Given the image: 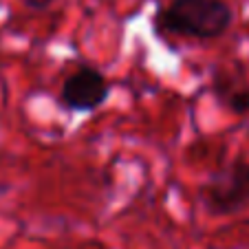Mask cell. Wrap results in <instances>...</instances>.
I'll return each mask as SVG.
<instances>
[{
  "instance_id": "6da1fadb",
  "label": "cell",
  "mask_w": 249,
  "mask_h": 249,
  "mask_svg": "<svg viewBox=\"0 0 249 249\" xmlns=\"http://www.w3.org/2000/svg\"><path fill=\"white\" fill-rule=\"evenodd\" d=\"M157 20L168 33L207 40L227 31L231 9L225 0H172Z\"/></svg>"
},
{
  "instance_id": "7a4b0ae2",
  "label": "cell",
  "mask_w": 249,
  "mask_h": 249,
  "mask_svg": "<svg viewBox=\"0 0 249 249\" xmlns=\"http://www.w3.org/2000/svg\"><path fill=\"white\" fill-rule=\"evenodd\" d=\"M207 212L214 216L234 214L249 203V161H234L214 174L201 192Z\"/></svg>"
},
{
  "instance_id": "3957f363",
  "label": "cell",
  "mask_w": 249,
  "mask_h": 249,
  "mask_svg": "<svg viewBox=\"0 0 249 249\" xmlns=\"http://www.w3.org/2000/svg\"><path fill=\"white\" fill-rule=\"evenodd\" d=\"M108 97V84L95 69H80L66 77L62 86V102L73 110H93Z\"/></svg>"
},
{
  "instance_id": "277c9868",
  "label": "cell",
  "mask_w": 249,
  "mask_h": 249,
  "mask_svg": "<svg viewBox=\"0 0 249 249\" xmlns=\"http://www.w3.org/2000/svg\"><path fill=\"white\" fill-rule=\"evenodd\" d=\"M212 90L216 99L234 115L249 113V75L243 69L225 66L214 73Z\"/></svg>"
},
{
  "instance_id": "5b68a950",
  "label": "cell",
  "mask_w": 249,
  "mask_h": 249,
  "mask_svg": "<svg viewBox=\"0 0 249 249\" xmlns=\"http://www.w3.org/2000/svg\"><path fill=\"white\" fill-rule=\"evenodd\" d=\"M22 2L27 7H31V9H47L53 0H22Z\"/></svg>"
}]
</instances>
